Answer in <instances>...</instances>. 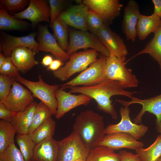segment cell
I'll return each instance as SVG.
<instances>
[{
    "label": "cell",
    "instance_id": "obj_31",
    "mask_svg": "<svg viewBox=\"0 0 161 161\" xmlns=\"http://www.w3.org/2000/svg\"><path fill=\"white\" fill-rule=\"evenodd\" d=\"M16 130L11 122L0 120V154L10 144L14 143Z\"/></svg>",
    "mask_w": 161,
    "mask_h": 161
},
{
    "label": "cell",
    "instance_id": "obj_3",
    "mask_svg": "<svg viewBox=\"0 0 161 161\" xmlns=\"http://www.w3.org/2000/svg\"><path fill=\"white\" fill-rule=\"evenodd\" d=\"M98 55V52L93 49L73 53L64 65L53 72V75L61 81L67 80L75 73L86 69L97 59Z\"/></svg>",
    "mask_w": 161,
    "mask_h": 161
},
{
    "label": "cell",
    "instance_id": "obj_14",
    "mask_svg": "<svg viewBox=\"0 0 161 161\" xmlns=\"http://www.w3.org/2000/svg\"><path fill=\"white\" fill-rule=\"evenodd\" d=\"M58 102V107L55 117L58 119L63 116L67 112L79 106L87 105L92 99L89 97L83 94H72L66 92L60 88L55 94Z\"/></svg>",
    "mask_w": 161,
    "mask_h": 161
},
{
    "label": "cell",
    "instance_id": "obj_25",
    "mask_svg": "<svg viewBox=\"0 0 161 161\" xmlns=\"http://www.w3.org/2000/svg\"><path fill=\"white\" fill-rule=\"evenodd\" d=\"M154 34L153 38L145 47L127 61L126 63L139 55L148 54L158 63L161 70V23Z\"/></svg>",
    "mask_w": 161,
    "mask_h": 161
},
{
    "label": "cell",
    "instance_id": "obj_30",
    "mask_svg": "<svg viewBox=\"0 0 161 161\" xmlns=\"http://www.w3.org/2000/svg\"><path fill=\"white\" fill-rule=\"evenodd\" d=\"M54 114L51 109L43 103L41 101L37 103L28 134H32L39 126Z\"/></svg>",
    "mask_w": 161,
    "mask_h": 161
},
{
    "label": "cell",
    "instance_id": "obj_23",
    "mask_svg": "<svg viewBox=\"0 0 161 161\" xmlns=\"http://www.w3.org/2000/svg\"><path fill=\"white\" fill-rule=\"evenodd\" d=\"M37 103L33 101L22 111L16 113L11 123L16 133L27 134L32 125L34 111Z\"/></svg>",
    "mask_w": 161,
    "mask_h": 161
},
{
    "label": "cell",
    "instance_id": "obj_15",
    "mask_svg": "<svg viewBox=\"0 0 161 161\" xmlns=\"http://www.w3.org/2000/svg\"><path fill=\"white\" fill-rule=\"evenodd\" d=\"M96 35L110 54L118 58H126L128 50L123 39L109 26L104 24Z\"/></svg>",
    "mask_w": 161,
    "mask_h": 161
},
{
    "label": "cell",
    "instance_id": "obj_6",
    "mask_svg": "<svg viewBox=\"0 0 161 161\" xmlns=\"http://www.w3.org/2000/svg\"><path fill=\"white\" fill-rule=\"evenodd\" d=\"M69 44L66 52L69 56L79 49L91 48L101 54L108 57L110 55L108 49L101 43L97 36L87 31L69 29Z\"/></svg>",
    "mask_w": 161,
    "mask_h": 161
},
{
    "label": "cell",
    "instance_id": "obj_2",
    "mask_svg": "<svg viewBox=\"0 0 161 161\" xmlns=\"http://www.w3.org/2000/svg\"><path fill=\"white\" fill-rule=\"evenodd\" d=\"M73 131L76 133L89 152L106 135L103 117L92 110L81 111L75 119Z\"/></svg>",
    "mask_w": 161,
    "mask_h": 161
},
{
    "label": "cell",
    "instance_id": "obj_5",
    "mask_svg": "<svg viewBox=\"0 0 161 161\" xmlns=\"http://www.w3.org/2000/svg\"><path fill=\"white\" fill-rule=\"evenodd\" d=\"M38 78V81H33L28 80L20 75L15 79L25 86L31 92L34 97L40 100L55 115L57 112L58 102L55 94L60 86L47 84L43 80L41 75H39Z\"/></svg>",
    "mask_w": 161,
    "mask_h": 161
},
{
    "label": "cell",
    "instance_id": "obj_1",
    "mask_svg": "<svg viewBox=\"0 0 161 161\" xmlns=\"http://www.w3.org/2000/svg\"><path fill=\"white\" fill-rule=\"evenodd\" d=\"M71 93H79L86 95L96 101L100 110L110 115L114 120L117 118V112L112 104L111 97L114 95H122L130 98L136 91L125 90L119 81L106 79L100 83L88 86H74L69 88Z\"/></svg>",
    "mask_w": 161,
    "mask_h": 161
},
{
    "label": "cell",
    "instance_id": "obj_45",
    "mask_svg": "<svg viewBox=\"0 0 161 161\" xmlns=\"http://www.w3.org/2000/svg\"><path fill=\"white\" fill-rule=\"evenodd\" d=\"M7 57L5 56L4 54L2 52L0 53V67L5 62Z\"/></svg>",
    "mask_w": 161,
    "mask_h": 161
},
{
    "label": "cell",
    "instance_id": "obj_22",
    "mask_svg": "<svg viewBox=\"0 0 161 161\" xmlns=\"http://www.w3.org/2000/svg\"><path fill=\"white\" fill-rule=\"evenodd\" d=\"M58 141L48 138L36 144L32 161H57Z\"/></svg>",
    "mask_w": 161,
    "mask_h": 161
},
{
    "label": "cell",
    "instance_id": "obj_19",
    "mask_svg": "<svg viewBox=\"0 0 161 161\" xmlns=\"http://www.w3.org/2000/svg\"><path fill=\"white\" fill-rule=\"evenodd\" d=\"M123 13L122 30L128 41L134 42L137 36V26L140 13L138 4L134 0L129 1Z\"/></svg>",
    "mask_w": 161,
    "mask_h": 161
},
{
    "label": "cell",
    "instance_id": "obj_24",
    "mask_svg": "<svg viewBox=\"0 0 161 161\" xmlns=\"http://www.w3.org/2000/svg\"><path fill=\"white\" fill-rule=\"evenodd\" d=\"M161 23V18L153 13L150 16L139 15L137 26L139 39L144 40L151 33H154Z\"/></svg>",
    "mask_w": 161,
    "mask_h": 161
},
{
    "label": "cell",
    "instance_id": "obj_44",
    "mask_svg": "<svg viewBox=\"0 0 161 161\" xmlns=\"http://www.w3.org/2000/svg\"><path fill=\"white\" fill-rule=\"evenodd\" d=\"M53 60L52 56L49 55H47L43 57L41 63L44 66L48 67L51 64Z\"/></svg>",
    "mask_w": 161,
    "mask_h": 161
},
{
    "label": "cell",
    "instance_id": "obj_39",
    "mask_svg": "<svg viewBox=\"0 0 161 161\" xmlns=\"http://www.w3.org/2000/svg\"><path fill=\"white\" fill-rule=\"evenodd\" d=\"M20 71L13 64L10 57H7L5 62L0 67V75L15 78L20 75Z\"/></svg>",
    "mask_w": 161,
    "mask_h": 161
},
{
    "label": "cell",
    "instance_id": "obj_34",
    "mask_svg": "<svg viewBox=\"0 0 161 161\" xmlns=\"http://www.w3.org/2000/svg\"><path fill=\"white\" fill-rule=\"evenodd\" d=\"M30 2L29 0H1L0 6L6 9L9 14L13 15L24 10Z\"/></svg>",
    "mask_w": 161,
    "mask_h": 161
},
{
    "label": "cell",
    "instance_id": "obj_40",
    "mask_svg": "<svg viewBox=\"0 0 161 161\" xmlns=\"http://www.w3.org/2000/svg\"><path fill=\"white\" fill-rule=\"evenodd\" d=\"M16 114V112L7 109L0 101V118L1 120L11 122Z\"/></svg>",
    "mask_w": 161,
    "mask_h": 161
},
{
    "label": "cell",
    "instance_id": "obj_41",
    "mask_svg": "<svg viewBox=\"0 0 161 161\" xmlns=\"http://www.w3.org/2000/svg\"><path fill=\"white\" fill-rule=\"evenodd\" d=\"M119 154L120 161H141L137 154H133L126 150H121Z\"/></svg>",
    "mask_w": 161,
    "mask_h": 161
},
{
    "label": "cell",
    "instance_id": "obj_4",
    "mask_svg": "<svg viewBox=\"0 0 161 161\" xmlns=\"http://www.w3.org/2000/svg\"><path fill=\"white\" fill-rule=\"evenodd\" d=\"M126 58H118L111 55L106 57V79L119 82L124 89L138 86L139 80L132 70L126 66Z\"/></svg>",
    "mask_w": 161,
    "mask_h": 161
},
{
    "label": "cell",
    "instance_id": "obj_12",
    "mask_svg": "<svg viewBox=\"0 0 161 161\" xmlns=\"http://www.w3.org/2000/svg\"><path fill=\"white\" fill-rule=\"evenodd\" d=\"M83 3L96 13L103 24L108 26L120 16L123 7L119 0H84Z\"/></svg>",
    "mask_w": 161,
    "mask_h": 161
},
{
    "label": "cell",
    "instance_id": "obj_32",
    "mask_svg": "<svg viewBox=\"0 0 161 161\" xmlns=\"http://www.w3.org/2000/svg\"><path fill=\"white\" fill-rule=\"evenodd\" d=\"M56 123L55 121L50 118L41 124L31 134L32 140L36 145L45 139L53 137Z\"/></svg>",
    "mask_w": 161,
    "mask_h": 161
},
{
    "label": "cell",
    "instance_id": "obj_20",
    "mask_svg": "<svg viewBox=\"0 0 161 161\" xmlns=\"http://www.w3.org/2000/svg\"><path fill=\"white\" fill-rule=\"evenodd\" d=\"M144 145L128 134L116 132L106 134L97 145L106 146L114 150L123 148L135 150L143 147Z\"/></svg>",
    "mask_w": 161,
    "mask_h": 161
},
{
    "label": "cell",
    "instance_id": "obj_7",
    "mask_svg": "<svg viewBox=\"0 0 161 161\" xmlns=\"http://www.w3.org/2000/svg\"><path fill=\"white\" fill-rule=\"evenodd\" d=\"M106 57L101 54L100 57L77 76L60 86L64 89L69 87L88 86L100 83L106 79L105 68Z\"/></svg>",
    "mask_w": 161,
    "mask_h": 161
},
{
    "label": "cell",
    "instance_id": "obj_17",
    "mask_svg": "<svg viewBox=\"0 0 161 161\" xmlns=\"http://www.w3.org/2000/svg\"><path fill=\"white\" fill-rule=\"evenodd\" d=\"M36 35L35 33L32 32L26 36L18 37L1 32L0 52L6 57H10L14 49L22 47L31 48L37 53L39 51V44L35 39Z\"/></svg>",
    "mask_w": 161,
    "mask_h": 161
},
{
    "label": "cell",
    "instance_id": "obj_29",
    "mask_svg": "<svg viewBox=\"0 0 161 161\" xmlns=\"http://www.w3.org/2000/svg\"><path fill=\"white\" fill-rule=\"evenodd\" d=\"M135 150L141 161H157L161 156V134L147 148H139Z\"/></svg>",
    "mask_w": 161,
    "mask_h": 161
},
{
    "label": "cell",
    "instance_id": "obj_38",
    "mask_svg": "<svg viewBox=\"0 0 161 161\" xmlns=\"http://www.w3.org/2000/svg\"><path fill=\"white\" fill-rule=\"evenodd\" d=\"M50 10V24L52 23L66 7V1L64 0H49Z\"/></svg>",
    "mask_w": 161,
    "mask_h": 161
},
{
    "label": "cell",
    "instance_id": "obj_27",
    "mask_svg": "<svg viewBox=\"0 0 161 161\" xmlns=\"http://www.w3.org/2000/svg\"><path fill=\"white\" fill-rule=\"evenodd\" d=\"M86 161H120L119 154L107 147L97 145L89 151Z\"/></svg>",
    "mask_w": 161,
    "mask_h": 161
},
{
    "label": "cell",
    "instance_id": "obj_16",
    "mask_svg": "<svg viewBox=\"0 0 161 161\" xmlns=\"http://www.w3.org/2000/svg\"><path fill=\"white\" fill-rule=\"evenodd\" d=\"M38 29L39 51L49 52L56 59L62 61L69 59L70 56L59 46L53 35L49 32L47 24L44 25L39 24Z\"/></svg>",
    "mask_w": 161,
    "mask_h": 161
},
{
    "label": "cell",
    "instance_id": "obj_46",
    "mask_svg": "<svg viewBox=\"0 0 161 161\" xmlns=\"http://www.w3.org/2000/svg\"><path fill=\"white\" fill-rule=\"evenodd\" d=\"M157 161H161V156L157 160Z\"/></svg>",
    "mask_w": 161,
    "mask_h": 161
},
{
    "label": "cell",
    "instance_id": "obj_21",
    "mask_svg": "<svg viewBox=\"0 0 161 161\" xmlns=\"http://www.w3.org/2000/svg\"><path fill=\"white\" fill-rule=\"evenodd\" d=\"M36 52L26 47L16 48L12 51L10 58L13 64L22 73H25L38 64L35 60Z\"/></svg>",
    "mask_w": 161,
    "mask_h": 161
},
{
    "label": "cell",
    "instance_id": "obj_43",
    "mask_svg": "<svg viewBox=\"0 0 161 161\" xmlns=\"http://www.w3.org/2000/svg\"><path fill=\"white\" fill-rule=\"evenodd\" d=\"M154 10L153 13L161 18V0H152Z\"/></svg>",
    "mask_w": 161,
    "mask_h": 161
},
{
    "label": "cell",
    "instance_id": "obj_10",
    "mask_svg": "<svg viewBox=\"0 0 161 161\" xmlns=\"http://www.w3.org/2000/svg\"><path fill=\"white\" fill-rule=\"evenodd\" d=\"M22 85L15 80L7 97L1 101L7 109L16 113L24 110L34 100L31 92Z\"/></svg>",
    "mask_w": 161,
    "mask_h": 161
},
{
    "label": "cell",
    "instance_id": "obj_42",
    "mask_svg": "<svg viewBox=\"0 0 161 161\" xmlns=\"http://www.w3.org/2000/svg\"><path fill=\"white\" fill-rule=\"evenodd\" d=\"M63 65V61L58 59H54L50 65L47 67V70L55 71L62 67Z\"/></svg>",
    "mask_w": 161,
    "mask_h": 161
},
{
    "label": "cell",
    "instance_id": "obj_13",
    "mask_svg": "<svg viewBox=\"0 0 161 161\" xmlns=\"http://www.w3.org/2000/svg\"><path fill=\"white\" fill-rule=\"evenodd\" d=\"M13 15L18 19L29 20L34 27L40 22L50 23L51 15L49 1L46 0H30L27 8Z\"/></svg>",
    "mask_w": 161,
    "mask_h": 161
},
{
    "label": "cell",
    "instance_id": "obj_37",
    "mask_svg": "<svg viewBox=\"0 0 161 161\" xmlns=\"http://www.w3.org/2000/svg\"><path fill=\"white\" fill-rule=\"evenodd\" d=\"M15 78L11 76L0 75V101L4 100L8 95Z\"/></svg>",
    "mask_w": 161,
    "mask_h": 161
},
{
    "label": "cell",
    "instance_id": "obj_26",
    "mask_svg": "<svg viewBox=\"0 0 161 161\" xmlns=\"http://www.w3.org/2000/svg\"><path fill=\"white\" fill-rule=\"evenodd\" d=\"M0 30H23L29 27L28 22L15 18L4 7L0 6Z\"/></svg>",
    "mask_w": 161,
    "mask_h": 161
},
{
    "label": "cell",
    "instance_id": "obj_28",
    "mask_svg": "<svg viewBox=\"0 0 161 161\" xmlns=\"http://www.w3.org/2000/svg\"><path fill=\"white\" fill-rule=\"evenodd\" d=\"M49 26L52 30L53 35L59 46L64 50L66 51L69 44L68 25L57 18L52 23L50 24Z\"/></svg>",
    "mask_w": 161,
    "mask_h": 161
},
{
    "label": "cell",
    "instance_id": "obj_35",
    "mask_svg": "<svg viewBox=\"0 0 161 161\" xmlns=\"http://www.w3.org/2000/svg\"><path fill=\"white\" fill-rule=\"evenodd\" d=\"M0 161H25L20 151L14 143L10 145L0 154Z\"/></svg>",
    "mask_w": 161,
    "mask_h": 161
},
{
    "label": "cell",
    "instance_id": "obj_11",
    "mask_svg": "<svg viewBox=\"0 0 161 161\" xmlns=\"http://www.w3.org/2000/svg\"><path fill=\"white\" fill-rule=\"evenodd\" d=\"M130 110L129 106H121L120 109L121 120L118 123L112 124L105 128L106 134L116 132L128 134L138 140L143 137L148 130L147 126L133 123L130 117Z\"/></svg>",
    "mask_w": 161,
    "mask_h": 161
},
{
    "label": "cell",
    "instance_id": "obj_9",
    "mask_svg": "<svg viewBox=\"0 0 161 161\" xmlns=\"http://www.w3.org/2000/svg\"><path fill=\"white\" fill-rule=\"evenodd\" d=\"M131 100L128 101L117 99L116 101L123 106H129L132 104L137 103L142 106V108L134 119V123L139 124L141 122L143 115L146 112L154 114L156 117V128L157 131L161 134V94L156 96L144 99L133 96Z\"/></svg>",
    "mask_w": 161,
    "mask_h": 161
},
{
    "label": "cell",
    "instance_id": "obj_8",
    "mask_svg": "<svg viewBox=\"0 0 161 161\" xmlns=\"http://www.w3.org/2000/svg\"><path fill=\"white\" fill-rule=\"evenodd\" d=\"M89 152L79 136L72 131L58 141L57 161H86Z\"/></svg>",
    "mask_w": 161,
    "mask_h": 161
},
{
    "label": "cell",
    "instance_id": "obj_33",
    "mask_svg": "<svg viewBox=\"0 0 161 161\" xmlns=\"http://www.w3.org/2000/svg\"><path fill=\"white\" fill-rule=\"evenodd\" d=\"M16 139L20 150L25 161H32L36 144L31 134H17Z\"/></svg>",
    "mask_w": 161,
    "mask_h": 161
},
{
    "label": "cell",
    "instance_id": "obj_18",
    "mask_svg": "<svg viewBox=\"0 0 161 161\" xmlns=\"http://www.w3.org/2000/svg\"><path fill=\"white\" fill-rule=\"evenodd\" d=\"M89 9L83 3L73 5L62 11L57 18L69 26L79 30H88L86 20Z\"/></svg>",
    "mask_w": 161,
    "mask_h": 161
},
{
    "label": "cell",
    "instance_id": "obj_36",
    "mask_svg": "<svg viewBox=\"0 0 161 161\" xmlns=\"http://www.w3.org/2000/svg\"><path fill=\"white\" fill-rule=\"evenodd\" d=\"M86 24L88 30L91 33L95 35L104 24L99 16L89 9L87 16Z\"/></svg>",
    "mask_w": 161,
    "mask_h": 161
}]
</instances>
